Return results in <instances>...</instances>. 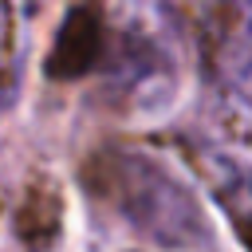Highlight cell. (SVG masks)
Returning <instances> with one entry per match:
<instances>
[{
    "mask_svg": "<svg viewBox=\"0 0 252 252\" xmlns=\"http://www.w3.org/2000/svg\"><path fill=\"white\" fill-rule=\"evenodd\" d=\"M91 193L106 201L134 232L165 252H209L213 228L197 197L154 158L134 150H110L87 169Z\"/></svg>",
    "mask_w": 252,
    "mask_h": 252,
    "instance_id": "obj_1",
    "label": "cell"
},
{
    "mask_svg": "<svg viewBox=\"0 0 252 252\" xmlns=\"http://www.w3.org/2000/svg\"><path fill=\"white\" fill-rule=\"evenodd\" d=\"M110 28V79L138 98L165 94L177 83L181 39L165 0H102Z\"/></svg>",
    "mask_w": 252,
    "mask_h": 252,
    "instance_id": "obj_2",
    "label": "cell"
},
{
    "mask_svg": "<svg viewBox=\"0 0 252 252\" xmlns=\"http://www.w3.org/2000/svg\"><path fill=\"white\" fill-rule=\"evenodd\" d=\"M217 75L244 106H252V0H224L217 35Z\"/></svg>",
    "mask_w": 252,
    "mask_h": 252,
    "instance_id": "obj_3",
    "label": "cell"
},
{
    "mask_svg": "<svg viewBox=\"0 0 252 252\" xmlns=\"http://www.w3.org/2000/svg\"><path fill=\"white\" fill-rule=\"evenodd\" d=\"M209 185L224 205L228 220L236 224V232L244 236V244L252 248V169L228 158H209Z\"/></svg>",
    "mask_w": 252,
    "mask_h": 252,
    "instance_id": "obj_4",
    "label": "cell"
}]
</instances>
